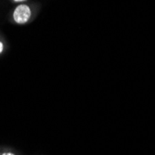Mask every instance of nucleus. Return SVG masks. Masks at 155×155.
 <instances>
[{
  "mask_svg": "<svg viewBox=\"0 0 155 155\" xmlns=\"http://www.w3.org/2000/svg\"><path fill=\"white\" fill-rule=\"evenodd\" d=\"M31 17V9L26 5L18 6L13 13V18L17 23L23 24L29 21Z\"/></svg>",
  "mask_w": 155,
  "mask_h": 155,
  "instance_id": "1",
  "label": "nucleus"
},
{
  "mask_svg": "<svg viewBox=\"0 0 155 155\" xmlns=\"http://www.w3.org/2000/svg\"><path fill=\"white\" fill-rule=\"evenodd\" d=\"M2 50H3V44L1 43V42H0V53L2 52Z\"/></svg>",
  "mask_w": 155,
  "mask_h": 155,
  "instance_id": "2",
  "label": "nucleus"
},
{
  "mask_svg": "<svg viewBox=\"0 0 155 155\" xmlns=\"http://www.w3.org/2000/svg\"><path fill=\"white\" fill-rule=\"evenodd\" d=\"M3 155H14L13 153H4Z\"/></svg>",
  "mask_w": 155,
  "mask_h": 155,
  "instance_id": "3",
  "label": "nucleus"
},
{
  "mask_svg": "<svg viewBox=\"0 0 155 155\" xmlns=\"http://www.w3.org/2000/svg\"><path fill=\"white\" fill-rule=\"evenodd\" d=\"M14 1H17V2H21V1H24V0H14Z\"/></svg>",
  "mask_w": 155,
  "mask_h": 155,
  "instance_id": "4",
  "label": "nucleus"
}]
</instances>
